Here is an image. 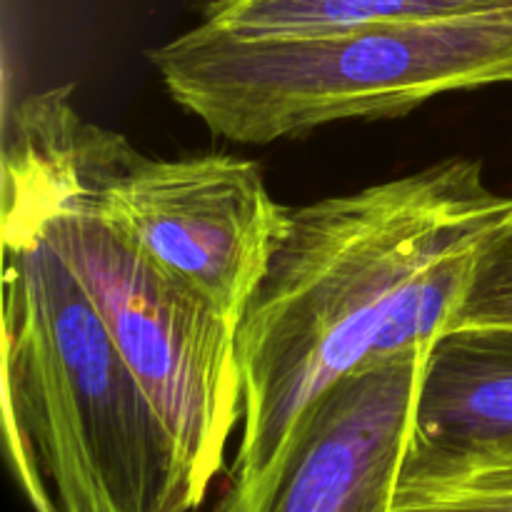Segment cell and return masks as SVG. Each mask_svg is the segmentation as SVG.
<instances>
[{
  "label": "cell",
  "instance_id": "cell-7",
  "mask_svg": "<svg viewBox=\"0 0 512 512\" xmlns=\"http://www.w3.org/2000/svg\"><path fill=\"white\" fill-rule=\"evenodd\" d=\"M415 435L435 443L512 440V330L450 333L435 345Z\"/></svg>",
  "mask_w": 512,
  "mask_h": 512
},
{
  "label": "cell",
  "instance_id": "cell-6",
  "mask_svg": "<svg viewBox=\"0 0 512 512\" xmlns=\"http://www.w3.org/2000/svg\"><path fill=\"white\" fill-rule=\"evenodd\" d=\"M430 350L368 365L310 410L265 512H393Z\"/></svg>",
  "mask_w": 512,
  "mask_h": 512
},
{
  "label": "cell",
  "instance_id": "cell-1",
  "mask_svg": "<svg viewBox=\"0 0 512 512\" xmlns=\"http://www.w3.org/2000/svg\"><path fill=\"white\" fill-rule=\"evenodd\" d=\"M510 213L470 158L290 210L235 333L243 433L213 512H265L330 388L448 335Z\"/></svg>",
  "mask_w": 512,
  "mask_h": 512
},
{
  "label": "cell",
  "instance_id": "cell-9",
  "mask_svg": "<svg viewBox=\"0 0 512 512\" xmlns=\"http://www.w3.org/2000/svg\"><path fill=\"white\" fill-rule=\"evenodd\" d=\"M512 0H230L200 23L243 35H298L393 20H435Z\"/></svg>",
  "mask_w": 512,
  "mask_h": 512
},
{
  "label": "cell",
  "instance_id": "cell-2",
  "mask_svg": "<svg viewBox=\"0 0 512 512\" xmlns=\"http://www.w3.org/2000/svg\"><path fill=\"white\" fill-rule=\"evenodd\" d=\"M3 413L38 512H198L175 440L43 235L3 210Z\"/></svg>",
  "mask_w": 512,
  "mask_h": 512
},
{
  "label": "cell",
  "instance_id": "cell-4",
  "mask_svg": "<svg viewBox=\"0 0 512 512\" xmlns=\"http://www.w3.org/2000/svg\"><path fill=\"white\" fill-rule=\"evenodd\" d=\"M3 210L28 220L85 290L173 435L203 505L243 420L238 328L95 213L60 145L50 90L8 118Z\"/></svg>",
  "mask_w": 512,
  "mask_h": 512
},
{
  "label": "cell",
  "instance_id": "cell-11",
  "mask_svg": "<svg viewBox=\"0 0 512 512\" xmlns=\"http://www.w3.org/2000/svg\"><path fill=\"white\" fill-rule=\"evenodd\" d=\"M190 3L195 5V10H198V13H200V18H208V15L213 13V10H218L220 5L230 3V0H190Z\"/></svg>",
  "mask_w": 512,
  "mask_h": 512
},
{
  "label": "cell",
  "instance_id": "cell-12",
  "mask_svg": "<svg viewBox=\"0 0 512 512\" xmlns=\"http://www.w3.org/2000/svg\"><path fill=\"white\" fill-rule=\"evenodd\" d=\"M503 230H508V233H512V213H510V218H508V223H505V228Z\"/></svg>",
  "mask_w": 512,
  "mask_h": 512
},
{
  "label": "cell",
  "instance_id": "cell-10",
  "mask_svg": "<svg viewBox=\"0 0 512 512\" xmlns=\"http://www.w3.org/2000/svg\"><path fill=\"white\" fill-rule=\"evenodd\" d=\"M493 330H512V233L508 230H503L483 255L473 288L448 335Z\"/></svg>",
  "mask_w": 512,
  "mask_h": 512
},
{
  "label": "cell",
  "instance_id": "cell-8",
  "mask_svg": "<svg viewBox=\"0 0 512 512\" xmlns=\"http://www.w3.org/2000/svg\"><path fill=\"white\" fill-rule=\"evenodd\" d=\"M393 512H512V440L435 443L415 435Z\"/></svg>",
  "mask_w": 512,
  "mask_h": 512
},
{
  "label": "cell",
  "instance_id": "cell-5",
  "mask_svg": "<svg viewBox=\"0 0 512 512\" xmlns=\"http://www.w3.org/2000/svg\"><path fill=\"white\" fill-rule=\"evenodd\" d=\"M50 98L65 158L95 213L238 328L290 213L260 165L218 153L148 158L123 135L85 123L68 88Z\"/></svg>",
  "mask_w": 512,
  "mask_h": 512
},
{
  "label": "cell",
  "instance_id": "cell-3",
  "mask_svg": "<svg viewBox=\"0 0 512 512\" xmlns=\"http://www.w3.org/2000/svg\"><path fill=\"white\" fill-rule=\"evenodd\" d=\"M150 63L210 133L265 145L343 120L398 118L458 90L512 85V5L298 35L200 23L150 50Z\"/></svg>",
  "mask_w": 512,
  "mask_h": 512
}]
</instances>
